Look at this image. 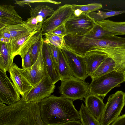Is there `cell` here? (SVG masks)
Instances as JSON below:
<instances>
[{"label":"cell","mask_w":125,"mask_h":125,"mask_svg":"<svg viewBox=\"0 0 125 125\" xmlns=\"http://www.w3.org/2000/svg\"><path fill=\"white\" fill-rule=\"evenodd\" d=\"M39 103L41 117L46 125H59L80 120L73 101L62 96L51 95Z\"/></svg>","instance_id":"cell-1"},{"label":"cell","mask_w":125,"mask_h":125,"mask_svg":"<svg viewBox=\"0 0 125 125\" xmlns=\"http://www.w3.org/2000/svg\"><path fill=\"white\" fill-rule=\"evenodd\" d=\"M0 125H46L41 117L39 103L27 102L21 98L7 105L0 103Z\"/></svg>","instance_id":"cell-2"},{"label":"cell","mask_w":125,"mask_h":125,"mask_svg":"<svg viewBox=\"0 0 125 125\" xmlns=\"http://www.w3.org/2000/svg\"><path fill=\"white\" fill-rule=\"evenodd\" d=\"M92 80L89 84L90 94L97 95L103 100L112 89L125 82V75L115 70Z\"/></svg>","instance_id":"cell-3"},{"label":"cell","mask_w":125,"mask_h":125,"mask_svg":"<svg viewBox=\"0 0 125 125\" xmlns=\"http://www.w3.org/2000/svg\"><path fill=\"white\" fill-rule=\"evenodd\" d=\"M58 89L61 96L73 101H84V98L90 94L89 83L74 76L61 81Z\"/></svg>","instance_id":"cell-4"},{"label":"cell","mask_w":125,"mask_h":125,"mask_svg":"<svg viewBox=\"0 0 125 125\" xmlns=\"http://www.w3.org/2000/svg\"><path fill=\"white\" fill-rule=\"evenodd\" d=\"M125 94L118 91L109 96L99 121L100 125H110L119 116L125 105Z\"/></svg>","instance_id":"cell-5"},{"label":"cell","mask_w":125,"mask_h":125,"mask_svg":"<svg viewBox=\"0 0 125 125\" xmlns=\"http://www.w3.org/2000/svg\"><path fill=\"white\" fill-rule=\"evenodd\" d=\"M72 5L66 4L59 6L54 13L44 21L41 31L42 34L52 32L63 24H65L73 14Z\"/></svg>","instance_id":"cell-6"},{"label":"cell","mask_w":125,"mask_h":125,"mask_svg":"<svg viewBox=\"0 0 125 125\" xmlns=\"http://www.w3.org/2000/svg\"><path fill=\"white\" fill-rule=\"evenodd\" d=\"M95 23L87 14L82 13L77 16L73 13L65 24L67 35L84 36L92 29Z\"/></svg>","instance_id":"cell-7"},{"label":"cell","mask_w":125,"mask_h":125,"mask_svg":"<svg viewBox=\"0 0 125 125\" xmlns=\"http://www.w3.org/2000/svg\"><path fill=\"white\" fill-rule=\"evenodd\" d=\"M55 88V84L46 75L35 84L23 99L27 102L39 103L51 95Z\"/></svg>","instance_id":"cell-8"},{"label":"cell","mask_w":125,"mask_h":125,"mask_svg":"<svg viewBox=\"0 0 125 125\" xmlns=\"http://www.w3.org/2000/svg\"><path fill=\"white\" fill-rule=\"evenodd\" d=\"M19 92L6 72L0 69V103L7 105L14 104L21 98Z\"/></svg>","instance_id":"cell-9"},{"label":"cell","mask_w":125,"mask_h":125,"mask_svg":"<svg viewBox=\"0 0 125 125\" xmlns=\"http://www.w3.org/2000/svg\"><path fill=\"white\" fill-rule=\"evenodd\" d=\"M44 42V39L42 42L39 54L35 62L29 68H20L22 73L33 87L43 78L48 75L43 53Z\"/></svg>","instance_id":"cell-10"},{"label":"cell","mask_w":125,"mask_h":125,"mask_svg":"<svg viewBox=\"0 0 125 125\" xmlns=\"http://www.w3.org/2000/svg\"><path fill=\"white\" fill-rule=\"evenodd\" d=\"M61 50L74 76L85 81L88 76L86 73V62L84 57L70 51L65 47Z\"/></svg>","instance_id":"cell-11"},{"label":"cell","mask_w":125,"mask_h":125,"mask_svg":"<svg viewBox=\"0 0 125 125\" xmlns=\"http://www.w3.org/2000/svg\"><path fill=\"white\" fill-rule=\"evenodd\" d=\"M8 72L10 74V78L22 98H24L28 92L33 87V86L23 75L20 68L15 64L13 63Z\"/></svg>","instance_id":"cell-12"},{"label":"cell","mask_w":125,"mask_h":125,"mask_svg":"<svg viewBox=\"0 0 125 125\" xmlns=\"http://www.w3.org/2000/svg\"><path fill=\"white\" fill-rule=\"evenodd\" d=\"M25 23L15 10L14 6L0 5V29L8 25Z\"/></svg>","instance_id":"cell-13"},{"label":"cell","mask_w":125,"mask_h":125,"mask_svg":"<svg viewBox=\"0 0 125 125\" xmlns=\"http://www.w3.org/2000/svg\"><path fill=\"white\" fill-rule=\"evenodd\" d=\"M108 56L99 49L89 52L83 56L85 61L86 73L88 77L96 71Z\"/></svg>","instance_id":"cell-14"},{"label":"cell","mask_w":125,"mask_h":125,"mask_svg":"<svg viewBox=\"0 0 125 125\" xmlns=\"http://www.w3.org/2000/svg\"><path fill=\"white\" fill-rule=\"evenodd\" d=\"M85 99L86 108L94 117L99 121L105 105L103 100L100 97L91 94Z\"/></svg>","instance_id":"cell-15"},{"label":"cell","mask_w":125,"mask_h":125,"mask_svg":"<svg viewBox=\"0 0 125 125\" xmlns=\"http://www.w3.org/2000/svg\"><path fill=\"white\" fill-rule=\"evenodd\" d=\"M43 50L48 75L55 84L60 79L48 44L44 40Z\"/></svg>","instance_id":"cell-16"},{"label":"cell","mask_w":125,"mask_h":125,"mask_svg":"<svg viewBox=\"0 0 125 125\" xmlns=\"http://www.w3.org/2000/svg\"><path fill=\"white\" fill-rule=\"evenodd\" d=\"M0 69L9 71L13 63L14 58L11 52L10 43L0 42Z\"/></svg>","instance_id":"cell-17"},{"label":"cell","mask_w":125,"mask_h":125,"mask_svg":"<svg viewBox=\"0 0 125 125\" xmlns=\"http://www.w3.org/2000/svg\"><path fill=\"white\" fill-rule=\"evenodd\" d=\"M99 50L113 59L115 63V70L125 75V52L120 48Z\"/></svg>","instance_id":"cell-18"},{"label":"cell","mask_w":125,"mask_h":125,"mask_svg":"<svg viewBox=\"0 0 125 125\" xmlns=\"http://www.w3.org/2000/svg\"><path fill=\"white\" fill-rule=\"evenodd\" d=\"M57 71L61 81L74 76L66 59L60 49Z\"/></svg>","instance_id":"cell-19"},{"label":"cell","mask_w":125,"mask_h":125,"mask_svg":"<svg viewBox=\"0 0 125 125\" xmlns=\"http://www.w3.org/2000/svg\"><path fill=\"white\" fill-rule=\"evenodd\" d=\"M95 22L104 29L115 35H125V22H116L107 19Z\"/></svg>","instance_id":"cell-20"},{"label":"cell","mask_w":125,"mask_h":125,"mask_svg":"<svg viewBox=\"0 0 125 125\" xmlns=\"http://www.w3.org/2000/svg\"><path fill=\"white\" fill-rule=\"evenodd\" d=\"M5 27L12 37L11 40H15L24 35L36 31L33 30L26 23L9 25Z\"/></svg>","instance_id":"cell-21"},{"label":"cell","mask_w":125,"mask_h":125,"mask_svg":"<svg viewBox=\"0 0 125 125\" xmlns=\"http://www.w3.org/2000/svg\"><path fill=\"white\" fill-rule=\"evenodd\" d=\"M115 61L112 58L108 56L90 77L92 79L115 70Z\"/></svg>","instance_id":"cell-22"},{"label":"cell","mask_w":125,"mask_h":125,"mask_svg":"<svg viewBox=\"0 0 125 125\" xmlns=\"http://www.w3.org/2000/svg\"><path fill=\"white\" fill-rule=\"evenodd\" d=\"M114 35H115L113 33L105 30L95 23L92 29L84 36L94 39L101 40Z\"/></svg>","instance_id":"cell-23"},{"label":"cell","mask_w":125,"mask_h":125,"mask_svg":"<svg viewBox=\"0 0 125 125\" xmlns=\"http://www.w3.org/2000/svg\"><path fill=\"white\" fill-rule=\"evenodd\" d=\"M30 10L31 17L40 16L42 17L45 20L47 17L51 16L55 11L53 8L49 6L40 5L33 8L31 7Z\"/></svg>","instance_id":"cell-24"},{"label":"cell","mask_w":125,"mask_h":125,"mask_svg":"<svg viewBox=\"0 0 125 125\" xmlns=\"http://www.w3.org/2000/svg\"><path fill=\"white\" fill-rule=\"evenodd\" d=\"M79 113L80 120L83 125H100L99 121L90 114L83 103Z\"/></svg>","instance_id":"cell-25"},{"label":"cell","mask_w":125,"mask_h":125,"mask_svg":"<svg viewBox=\"0 0 125 125\" xmlns=\"http://www.w3.org/2000/svg\"><path fill=\"white\" fill-rule=\"evenodd\" d=\"M97 11L93 12L87 14L95 22L100 21L108 17L125 13V10L106 12L99 10Z\"/></svg>","instance_id":"cell-26"},{"label":"cell","mask_w":125,"mask_h":125,"mask_svg":"<svg viewBox=\"0 0 125 125\" xmlns=\"http://www.w3.org/2000/svg\"><path fill=\"white\" fill-rule=\"evenodd\" d=\"M43 36L41 30L36 31L24 43L21 47L18 55L22 58L26 52Z\"/></svg>","instance_id":"cell-27"},{"label":"cell","mask_w":125,"mask_h":125,"mask_svg":"<svg viewBox=\"0 0 125 125\" xmlns=\"http://www.w3.org/2000/svg\"><path fill=\"white\" fill-rule=\"evenodd\" d=\"M44 41L62 49L65 46L64 37L55 34L52 32L45 34Z\"/></svg>","instance_id":"cell-28"},{"label":"cell","mask_w":125,"mask_h":125,"mask_svg":"<svg viewBox=\"0 0 125 125\" xmlns=\"http://www.w3.org/2000/svg\"><path fill=\"white\" fill-rule=\"evenodd\" d=\"M72 5L73 11L78 9L83 13L87 14L92 12L97 11L103 7L101 4L95 3L82 5L73 4Z\"/></svg>","instance_id":"cell-29"},{"label":"cell","mask_w":125,"mask_h":125,"mask_svg":"<svg viewBox=\"0 0 125 125\" xmlns=\"http://www.w3.org/2000/svg\"><path fill=\"white\" fill-rule=\"evenodd\" d=\"M43 39L42 36L40 39L30 48L32 65L36 62L38 57L41 43Z\"/></svg>","instance_id":"cell-30"},{"label":"cell","mask_w":125,"mask_h":125,"mask_svg":"<svg viewBox=\"0 0 125 125\" xmlns=\"http://www.w3.org/2000/svg\"><path fill=\"white\" fill-rule=\"evenodd\" d=\"M16 4L19 6L23 7L25 5H28L30 7L31 6L30 4L35 3H48L58 5L61 3V2H58L55 1L50 0H24L21 1L15 0Z\"/></svg>","instance_id":"cell-31"},{"label":"cell","mask_w":125,"mask_h":125,"mask_svg":"<svg viewBox=\"0 0 125 125\" xmlns=\"http://www.w3.org/2000/svg\"><path fill=\"white\" fill-rule=\"evenodd\" d=\"M25 23L34 30H41L42 25L39 23L35 17H31L25 21Z\"/></svg>","instance_id":"cell-32"},{"label":"cell","mask_w":125,"mask_h":125,"mask_svg":"<svg viewBox=\"0 0 125 125\" xmlns=\"http://www.w3.org/2000/svg\"><path fill=\"white\" fill-rule=\"evenodd\" d=\"M21 58L22 68H27L32 66L30 49L26 52Z\"/></svg>","instance_id":"cell-33"},{"label":"cell","mask_w":125,"mask_h":125,"mask_svg":"<svg viewBox=\"0 0 125 125\" xmlns=\"http://www.w3.org/2000/svg\"><path fill=\"white\" fill-rule=\"evenodd\" d=\"M48 44L52 55L55 63L57 70L60 48L50 44Z\"/></svg>","instance_id":"cell-34"},{"label":"cell","mask_w":125,"mask_h":125,"mask_svg":"<svg viewBox=\"0 0 125 125\" xmlns=\"http://www.w3.org/2000/svg\"><path fill=\"white\" fill-rule=\"evenodd\" d=\"M65 24H63L59 27L52 32L57 35L64 37L67 34Z\"/></svg>","instance_id":"cell-35"},{"label":"cell","mask_w":125,"mask_h":125,"mask_svg":"<svg viewBox=\"0 0 125 125\" xmlns=\"http://www.w3.org/2000/svg\"><path fill=\"white\" fill-rule=\"evenodd\" d=\"M0 38H3L11 40L12 39L10 33L5 27L0 29Z\"/></svg>","instance_id":"cell-36"},{"label":"cell","mask_w":125,"mask_h":125,"mask_svg":"<svg viewBox=\"0 0 125 125\" xmlns=\"http://www.w3.org/2000/svg\"><path fill=\"white\" fill-rule=\"evenodd\" d=\"M110 125H125V114L119 116Z\"/></svg>","instance_id":"cell-37"},{"label":"cell","mask_w":125,"mask_h":125,"mask_svg":"<svg viewBox=\"0 0 125 125\" xmlns=\"http://www.w3.org/2000/svg\"><path fill=\"white\" fill-rule=\"evenodd\" d=\"M59 125H83L80 120H74L68 121Z\"/></svg>","instance_id":"cell-38"},{"label":"cell","mask_w":125,"mask_h":125,"mask_svg":"<svg viewBox=\"0 0 125 125\" xmlns=\"http://www.w3.org/2000/svg\"><path fill=\"white\" fill-rule=\"evenodd\" d=\"M124 100L125 105V94L124 97Z\"/></svg>","instance_id":"cell-39"}]
</instances>
